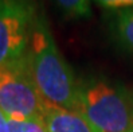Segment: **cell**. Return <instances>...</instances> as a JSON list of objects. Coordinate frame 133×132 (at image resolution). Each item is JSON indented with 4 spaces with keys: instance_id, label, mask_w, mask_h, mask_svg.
Instances as JSON below:
<instances>
[{
    "instance_id": "obj_1",
    "label": "cell",
    "mask_w": 133,
    "mask_h": 132,
    "mask_svg": "<svg viewBox=\"0 0 133 132\" xmlns=\"http://www.w3.org/2000/svg\"><path fill=\"white\" fill-rule=\"evenodd\" d=\"M24 61L35 88L46 101L77 111L79 80L61 54L43 15L35 16Z\"/></svg>"
},
{
    "instance_id": "obj_2",
    "label": "cell",
    "mask_w": 133,
    "mask_h": 132,
    "mask_svg": "<svg viewBox=\"0 0 133 132\" xmlns=\"http://www.w3.org/2000/svg\"><path fill=\"white\" fill-rule=\"evenodd\" d=\"M77 111L101 132H133L132 92L108 78L79 80Z\"/></svg>"
},
{
    "instance_id": "obj_3",
    "label": "cell",
    "mask_w": 133,
    "mask_h": 132,
    "mask_svg": "<svg viewBox=\"0 0 133 132\" xmlns=\"http://www.w3.org/2000/svg\"><path fill=\"white\" fill-rule=\"evenodd\" d=\"M47 105L31 80L26 61L0 67V109L8 120L43 119Z\"/></svg>"
},
{
    "instance_id": "obj_4",
    "label": "cell",
    "mask_w": 133,
    "mask_h": 132,
    "mask_svg": "<svg viewBox=\"0 0 133 132\" xmlns=\"http://www.w3.org/2000/svg\"><path fill=\"white\" fill-rule=\"evenodd\" d=\"M35 16L28 0H0V67L24 62Z\"/></svg>"
},
{
    "instance_id": "obj_5",
    "label": "cell",
    "mask_w": 133,
    "mask_h": 132,
    "mask_svg": "<svg viewBox=\"0 0 133 132\" xmlns=\"http://www.w3.org/2000/svg\"><path fill=\"white\" fill-rule=\"evenodd\" d=\"M43 120L47 132H101L78 111L47 105Z\"/></svg>"
},
{
    "instance_id": "obj_6",
    "label": "cell",
    "mask_w": 133,
    "mask_h": 132,
    "mask_svg": "<svg viewBox=\"0 0 133 132\" xmlns=\"http://www.w3.org/2000/svg\"><path fill=\"white\" fill-rule=\"evenodd\" d=\"M112 35L121 47L133 54V8L114 11L110 20Z\"/></svg>"
},
{
    "instance_id": "obj_7",
    "label": "cell",
    "mask_w": 133,
    "mask_h": 132,
    "mask_svg": "<svg viewBox=\"0 0 133 132\" xmlns=\"http://www.w3.org/2000/svg\"><path fill=\"white\" fill-rule=\"evenodd\" d=\"M66 18L78 19L90 15V0H52Z\"/></svg>"
},
{
    "instance_id": "obj_8",
    "label": "cell",
    "mask_w": 133,
    "mask_h": 132,
    "mask_svg": "<svg viewBox=\"0 0 133 132\" xmlns=\"http://www.w3.org/2000/svg\"><path fill=\"white\" fill-rule=\"evenodd\" d=\"M8 132H47V128L43 119L8 120Z\"/></svg>"
},
{
    "instance_id": "obj_9",
    "label": "cell",
    "mask_w": 133,
    "mask_h": 132,
    "mask_svg": "<svg viewBox=\"0 0 133 132\" xmlns=\"http://www.w3.org/2000/svg\"><path fill=\"white\" fill-rule=\"evenodd\" d=\"M94 2L106 10L120 11V10L133 8V0H94Z\"/></svg>"
},
{
    "instance_id": "obj_10",
    "label": "cell",
    "mask_w": 133,
    "mask_h": 132,
    "mask_svg": "<svg viewBox=\"0 0 133 132\" xmlns=\"http://www.w3.org/2000/svg\"><path fill=\"white\" fill-rule=\"evenodd\" d=\"M0 132H8V120L0 109Z\"/></svg>"
},
{
    "instance_id": "obj_11",
    "label": "cell",
    "mask_w": 133,
    "mask_h": 132,
    "mask_svg": "<svg viewBox=\"0 0 133 132\" xmlns=\"http://www.w3.org/2000/svg\"><path fill=\"white\" fill-rule=\"evenodd\" d=\"M132 96H133V90H132Z\"/></svg>"
}]
</instances>
